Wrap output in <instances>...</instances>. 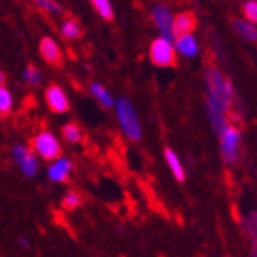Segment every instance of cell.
Wrapping results in <instances>:
<instances>
[{
    "instance_id": "1",
    "label": "cell",
    "mask_w": 257,
    "mask_h": 257,
    "mask_svg": "<svg viewBox=\"0 0 257 257\" xmlns=\"http://www.w3.org/2000/svg\"><path fill=\"white\" fill-rule=\"evenodd\" d=\"M206 112L213 128L219 133L228 125V111L234 99V86L220 69L209 68L206 71Z\"/></svg>"
},
{
    "instance_id": "2",
    "label": "cell",
    "mask_w": 257,
    "mask_h": 257,
    "mask_svg": "<svg viewBox=\"0 0 257 257\" xmlns=\"http://www.w3.org/2000/svg\"><path fill=\"white\" fill-rule=\"evenodd\" d=\"M114 106L122 133L133 142H139L142 139V123L139 120V115L131 100L126 97H119L114 102Z\"/></svg>"
},
{
    "instance_id": "3",
    "label": "cell",
    "mask_w": 257,
    "mask_h": 257,
    "mask_svg": "<svg viewBox=\"0 0 257 257\" xmlns=\"http://www.w3.org/2000/svg\"><path fill=\"white\" fill-rule=\"evenodd\" d=\"M219 142H220V154L228 165H234L240 159L242 151V133L234 125H225L219 131Z\"/></svg>"
},
{
    "instance_id": "4",
    "label": "cell",
    "mask_w": 257,
    "mask_h": 257,
    "mask_svg": "<svg viewBox=\"0 0 257 257\" xmlns=\"http://www.w3.org/2000/svg\"><path fill=\"white\" fill-rule=\"evenodd\" d=\"M31 150L42 160L51 162L62 156V145L54 133L51 131H40L34 136L31 142Z\"/></svg>"
},
{
    "instance_id": "5",
    "label": "cell",
    "mask_w": 257,
    "mask_h": 257,
    "mask_svg": "<svg viewBox=\"0 0 257 257\" xmlns=\"http://www.w3.org/2000/svg\"><path fill=\"white\" fill-rule=\"evenodd\" d=\"M13 160L17 165V168L20 170V173L28 177V179H34L39 173V157L36 156V153L25 147V145H14L13 151H11Z\"/></svg>"
},
{
    "instance_id": "6",
    "label": "cell",
    "mask_w": 257,
    "mask_h": 257,
    "mask_svg": "<svg viewBox=\"0 0 257 257\" xmlns=\"http://www.w3.org/2000/svg\"><path fill=\"white\" fill-rule=\"evenodd\" d=\"M150 59L154 65L167 68V66H174L176 65V51L173 42L157 37L151 42L150 45Z\"/></svg>"
},
{
    "instance_id": "7",
    "label": "cell",
    "mask_w": 257,
    "mask_h": 257,
    "mask_svg": "<svg viewBox=\"0 0 257 257\" xmlns=\"http://www.w3.org/2000/svg\"><path fill=\"white\" fill-rule=\"evenodd\" d=\"M151 17L154 25L160 34V37L167 39L170 42H174L176 36L173 31V13L167 5H156L151 10Z\"/></svg>"
},
{
    "instance_id": "8",
    "label": "cell",
    "mask_w": 257,
    "mask_h": 257,
    "mask_svg": "<svg viewBox=\"0 0 257 257\" xmlns=\"http://www.w3.org/2000/svg\"><path fill=\"white\" fill-rule=\"evenodd\" d=\"M73 173V162L68 157L59 156L57 159L51 160L48 168H46V177L53 183H65Z\"/></svg>"
},
{
    "instance_id": "9",
    "label": "cell",
    "mask_w": 257,
    "mask_h": 257,
    "mask_svg": "<svg viewBox=\"0 0 257 257\" xmlns=\"http://www.w3.org/2000/svg\"><path fill=\"white\" fill-rule=\"evenodd\" d=\"M45 100L48 108L56 114H63L69 109V100L66 92L59 85H51L45 91Z\"/></svg>"
},
{
    "instance_id": "10",
    "label": "cell",
    "mask_w": 257,
    "mask_h": 257,
    "mask_svg": "<svg viewBox=\"0 0 257 257\" xmlns=\"http://www.w3.org/2000/svg\"><path fill=\"white\" fill-rule=\"evenodd\" d=\"M173 45H174V51L183 57H196L199 54V50H200L199 43H197L196 37L193 36V33L177 36L174 39Z\"/></svg>"
},
{
    "instance_id": "11",
    "label": "cell",
    "mask_w": 257,
    "mask_h": 257,
    "mask_svg": "<svg viewBox=\"0 0 257 257\" xmlns=\"http://www.w3.org/2000/svg\"><path fill=\"white\" fill-rule=\"evenodd\" d=\"M40 56L51 65H60L62 62V51L59 43L51 37H43L39 43Z\"/></svg>"
},
{
    "instance_id": "12",
    "label": "cell",
    "mask_w": 257,
    "mask_h": 257,
    "mask_svg": "<svg viewBox=\"0 0 257 257\" xmlns=\"http://www.w3.org/2000/svg\"><path fill=\"white\" fill-rule=\"evenodd\" d=\"M196 28V17L190 11L179 13L177 16L173 17V31L174 36H182V34H190Z\"/></svg>"
},
{
    "instance_id": "13",
    "label": "cell",
    "mask_w": 257,
    "mask_h": 257,
    "mask_svg": "<svg viewBox=\"0 0 257 257\" xmlns=\"http://www.w3.org/2000/svg\"><path fill=\"white\" fill-rule=\"evenodd\" d=\"M163 157H165V162H167V165H168L173 177L177 182H183L185 177H186V173H185V168L182 165V160H180L179 154L174 150L167 148L165 151H163Z\"/></svg>"
},
{
    "instance_id": "14",
    "label": "cell",
    "mask_w": 257,
    "mask_h": 257,
    "mask_svg": "<svg viewBox=\"0 0 257 257\" xmlns=\"http://www.w3.org/2000/svg\"><path fill=\"white\" fill-rule=\"evenodd\" d=\"M232 30L236 31V34L248 42H255V37H257V30L254 27V23L248 22V20H242V19H237L232 22Z\"/></svg>"
},
{
    "instance_id": "15",
    "label": "cell",
    "mask_w": 257,
    "mask_h": 257,
    "mask_svg": "<svg viewBox=\"0 0 257 257\" xmlns=\"http://www.w3.org/2000/svg\"><path fill=\"white\" fill-rule=\"evenodd\" d=\"M89 91H91V94L94 96V99L102 105V106H105V108H114V99H112V96L108 92V89L103 86V85H100V83H91L89 85Z\"/></svg>"
},
{
    "instance_id": "16",
    "label": "cell",
    "mask_w": 257,
    "mask_h": 257,
    "mask_svg": "<svg viewBox=\"0 0 257 257\" xmlns=\"http://www.w3.org/2000/svg\"><path fill=\"white\" fill-rule=\"evenodd\" d=\"M62 134L65 137V140L68 144H80L83 139V133L80 130V126H77L76 123H68L62 128Z\"/></svg>"
},
{
    "instance_id": "17",
    "label": "cell",
    "mask_w": 257,
    "mask_h": 257,
    "mask_svg": "<svg viewBox=\"0 0 257 257\" xmlns=\"http://www.w3.org/2000/svg\"><path fill=\"white\" fill-rule=\"evenodd\" d=\"M62 34L65 39L68 40H77L82 34L80 31V25L77 23V20L74 19H68L62 23Z\"/></svg>"
},
{
    "instance_id": "18",
    "label": "cell",
    "mask_w": 257,
    "mask_h": 257,
    "mask_svg": "<svg viewBox=\"0 0 257 257\" xmlns=\"http://www.w3.org/2000/svg\"><path fill=\"white\" fill-rule=\"evenodd\" d=\"M89 2L102 19H105V20L114 19V10H112V5L109 0H89Z\"/></svg>"
},
{
    "instance_id": "19",
    "label": "cell",
    "mask_w": 257,
    "mask_h": 257,
    "mask_svg": "<svg viewBox=\"0 0 257 257\" xmlns=\"http://www.w3.org/2000/svg\"><path fill=\"white\" fill-rule=\"evenodd\" d=\"M82 205V196L77 191H68L65 193V196L62 197V206L66 209V211H73V209H77Z\"/></svg>"
},
{
    "instance_id": "20",
    "label": "cell",
    "mask_w": 257,
    "mask_h": 257,
    "mask_svg": "<svg viewBox=\"0 0 257 257\" xmlns=\"http://www.w3.org/2000/svg\"><path fill=\"white\" fill-rule=\"evenodd\" d=\"M14 105L11 91L5 86H0V115H7L11 112Z\"/></svg>"
},
{
    "instance_id": "21",
    "label": "cell",
    "mask_w": 257,
    "mask_h": 257,
    "mask_svg": "<svg viewBox=\"0 0 257 257\" xmlns=\"http://www.w3.org/2000/svg\"><path fill=\"white\" fill-rule=\"evenodd\" d=\"M23 80H25L28 85H39L42 80V74H40V69L36 68L34 65H28L25 69H23Z\"/></svg>"
},
{
    "instance_id": "22",
    "label": "cell",
    "mask_w": 257,
    "mask_h": 257,
    "mask_svg": "<svg viewBox=\"0 0 257 257\" xmlns=\"http://www.w3.org/2000/svg\"><path fill=\"white\" fill-rule=\"evenodd\" d=\"M33 2H34L40 10H43V11H46V13H50V14L59 16V14L63 13V11H62V7L56 2V0H33Z\"/></svg>"
},
{
    "instance_id": "23",
    "label": "cell",
    "mask_w": 257,
    "mask_h": 257,
    "mask_svg": "<svg viewBox=\"0 0 257 257\" xmlns=\"http://www.w3.org/2000/svg\"><path fill=\"white\" fill-rule=\"evenodd\" d=\"M243 16L245 20L255 23L257 22V2L255 0H248V2L243 5Z\"/></svg>"
},
{
    "instance_id": "24",
    "label": "cell",
    "mask_w": 257,
    "mask_h": 257,
    "mask_svg": "<svg viewBox=\"0 0 257 257\" xmlns=\"http://www.w3.org/2000/svg\"><path fill=\"white\" fill-rule=\"evenodd\" d=\"M19 245L22 246V248H30V245H31V242H30V239H27V237H19Z\"/></svg>"
},
{
    "instance_id": "25",
    "label": "cell",
    "mask_w": 257,
    "mask_h": 257,
    "mask_svg": "<svg viewBox=\"0 0 257 257\" xmlns=\"http://www.w3.org/2000/svg\"><path fill=\"white\" fill-rule=\"evenodd\" d=\"M5 82H7V77L2 71H0V86H5Z\"/></svg>"
}]
</instances>
